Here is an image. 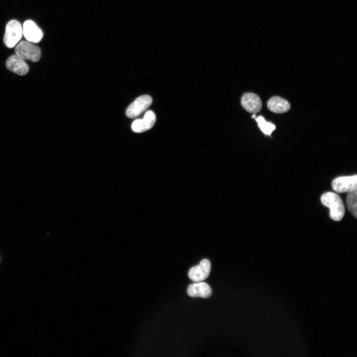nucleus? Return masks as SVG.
Returning a JSON list of instances; mask_svg holds the SVG:
<instances>
[{
  "instance_id": "nucleus-1",
  "label": "nucleus",
  "mask_w": 357,
  "mask_h": 357,
  "mask_svg": "<svg viewBox=\"0 0 357 357\" xmlns=\"http://www.w3.org/2000/svg\"><path fill=\"white\" fill-rule=\"evenodd\" d=\"M322 204L329 208L330 217L335 221H340L345 214V208L340 196L333 192H327L321 196Z\"/></svg>"
},
{
  "instance_id": "nucleus-2",
  "label": "nucleus",
  "mask_w": 357,
  "mask_h": 357,
  "mask_svg": "<svg viewBox=\"0 0 357 357\" xmlns=\"http://www.w3.org/2000/svg\"><path fill=\"white\" fill-rule=\"evenodd\" d=\"M22 36V26L19 21L13 19L7 22L3 37V42L7 48L14 47Z\"/></svg>"
},
{
  "instance_id": "nucleus-3",
  "label": "nucleus",
  "mask_w": 357,
  "mask_h": 357,
  "mask_svg": "<svg viewBox=\"0 0 357 357\" xmlns=\"http://www.w3.org/2000/svg\"><path fill=\"white\" fill-rule=\"evenodd\" d=\"M15 53L22 59L32 62L39 61L41 57L40 48L27 41H21L17 44Z\"/></svg>"
},
{
  "instance_id": "nucleus-4",
  "label": "nucleus",
  "mask_w": 357,
  "mask_h": 357,
  "mask_svg": "<svg viewBox=\"0 0 357 357\" xmlns=\"http://www.w3.org/2000/svg\"><path fill=\"white\" fill-rule=\"evenodd\" d=\"M152 102V98L149 95H144L139 96L127 108L126 116L130 119L139 116L151 106Z\"/></svg>"
},
{
  "instance_id": "nucleus-5",
  "label": "nucleus",
  "mask_w": 357,
  "mask_h": 357,
  "mask_svg": "<svg viewBox=\"0 0 357 357\" xmlns=\"http://www.w3.org/2000/svg\"><path fill=\"white\" fill-rule=\"evenodd\" d=\"M333 189L338 193L350 192L357 188V176H342L332 182Z\"/></svg>"
},
{
  "instance_id": "nucleus-6",
  "label": "nucleus",
  "mask_w": 357,
  "mask_h": 357,
  "mask_svg": "<svg viewBox=\"0 0 357 357\" xmlns=\"http://www.w3.org/2000/svg\"><path fill=\"white\" fill-rule=\"evenodd\" d=\"M211 263L207 259L202 260L200 263L191 268L188 272L189 278L194 282H202L209 275Z\"/></svg>"
},
{
  "instance_id": "nucleus-7",
  "label": "nucleus",
  "mask_w": 357,
  "mask_h": 357,
  "mask_svg": "<svg viewBox=\"0 0 357 357\" xmlns=\"http://www.w3.org/2000/svg\"><path fill=\"white\" fill-rule=\"evenodd\" d=\"M23 35L25 39L33 43L40 42L43 37L42 29L33 20L25 21L22 26Z\"/></svg>"
},
{
  "instance_id": "nucleus-8",
  "label": "nucleus",
  "mask_w": 357,
  "mask_h": 357,
  "mask_svg": "<svg viewBox=\"0 0 357 357\" xmlns=\"http://www.w3.org/2000/svg\"><path fill=\"white\" fill-rule=\"evenodd\" d=\"M156 120L155 113L152 111H148L142 119H137L133 121L131 125L132 130L136 133H141L149 130L154 125Z\"/></svg>"
},
{
  "instance_id": "nucleus-9",
  "label": "nucleus",
  "mask_w": 357,
  "mask_h": 357,
  "mask_svg": "<svg viewBox=\"0 0 357 357\" xmlns=\"http://www.w3.org/2000/svg\"><path fill=\"white\" fill-rule=\"evenodd\" d=\"M5 65L8 70L19 75L26 74L29 69V66L25 60L16 54L10 56L7 59Z\"/></svg>"
},
{
  "instance_id": "nucleus-10",
  "label": "nucleus",
  "mask_w": 357,
  "mask_h": 357,
  "mask_svg": "<svg viewBox=\"0 0 357 357\" xmlns=\"http://www.w3.org/2000/svg\"><path fill=\"white\" fill-rule=\"evenodd\" d=\"M242 106L247 112L251 113L259 112L262 108V102L260 97L253 93H246L241 99Z\"/></svg>"
},
{
  "instance_id": "nucleus-11",
  "label": "nucleus",
  "mask_w": 357,
  "mask_h": 357,
  "mask_svg": "<svg viewBox=\"0 0 357 357\" xmlns=\"http://www.w3.org/2000/svg\"><path fill=\"white\" fill-rule=\"evenodd\" d=\"M187 293L191 297L207 298L211 295L212 290L206 283L199 282L189 285L187 288Z\"/></svg>"
},
{
  "instance_id": "nucleus-12",
  "label": "nucleus",
  "mask_w": 357,
  "mask_h": 357,
  "mask_svg": "<svg viewBox=\"0 0 357 357\" xmlns=\"http://www.w3.org/2000/svg\"><path fill=\"white\" fill-rule=\"evenodd\" d=\"M267 107L272 112L281 114L288 111L290 109V104L286 99L280 97L274 96L268 100Z\"/></svg>"
},
{
  "instance_id": "nucleus-13",
  "label": "nucleus",
  "mask_w": 357,
  "mask_h": 357,
  "mask_svg": "<svg viewBox=\"0 0 357 357\" xmlns=\"http://www.w3.org/2000/svg\"><path fill=\"white\" fill-rule=\"evenodd\" d=\"M357 189L348 192L347 196L346 202L348 210L350 213L357 218Z\"/></svg>"
},
{
  "instance_id": "nucleus-14",
  "label": "nucleus",
  "mask_w": 357,
  "mask_h": 357,
  "mask_svg": "<svg viewBox=\"0 0 357 357\" xmlns=\"http://www.w3.org/2000/svg\"><path fill=\"white\" fill-rule=\"evenodd\" d=\"M254 119L257 121L258 125L261 130L266 135H270L273 131L275 129V125L265 120V119L261 116L255 117Z\"/></svg>"
}]
</instances>
